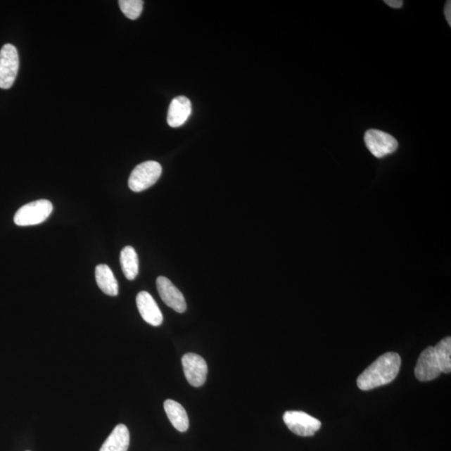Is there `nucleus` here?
<instances>
[{
	"instance_id": "obj_13",
	"label": "nucleus",
	"mask_w": 451,
	"mask_h": 451,
	"mask_svg": "<svg viewBox=\"0 0 451 451\" xmlns=\"http://www.w3.org/2000/svg\"><path fill=\"white\" fill-rule=\"evenodd\" d=\"M129 445V433L126 426H116L108 438L102 445L100 451H127Z\"/></svg>"
},
{
	"instance_id": "obj_4",
	"label": "nucleus",
	"mask_w": 451,
	"mask_h": 451,
	"mask_svg": "<svg viewBox=\"0 0 451 451\" xmlns=\"http://www.w3.org/2000/svg\"><path fill=\"white\" fill-rule=\"evenodd\" d=\"M20 59L17 49L6 44L0 51V88L8 90L12 87L19 70Z\"/></svg>"
},
{
	"instance_id": "obj_19",
	"label": "nucleus",
	"mask_w": 451,
	"mask_h": 451,
	"mask_svg": "<svg viewBox=\"0 0 451 451\" xmlns=\"http://www.w3.org/2000/svg\"><path fill=\"white\" fill-rule=\"evenodd\" d=\"M444 12H445L446 20H447L449 25L451 26V2L450 1L446 2Z\"/></svg>"
},
{
	"instance_id": "obj_2",
	"label": "nucleus",
	"mask_w": 451,
	"mask_h": 451,
	"mask_svg": "<svg viewBox=\"0 0 451 451\" xmlns=\"http://www.w3.org/2000/svg\"><path fill=\"white\" fill-rule=\"evenodd\" d=\"M53 211V205L49 200L40 199L24 205L13 217L17 226L27 227L40 224L48 220Z\"/></svg>"
},
{
	"instance_id": "obj_7",
	"label": "nucleus",
	"mask_w": 451,
	"mask_h": 451,
	"mask_svg": "<svg viewBox=\"0 0 451 451\" xmlns=\"http://www.w3.org/2000/svg\"><path fill=\"white\" fill-rule=\"evenodd\" d=\"M182 364L191 386L200 387L204 385L207 379L208 364L202 356L189 352L182 357Z\"/></svg>"
},
{
	"instance_id": "obj_11",
	"label": "nucleus",
	"mask_w": 451,
	"mask_h": 451,
	"mask_svg": "<svg viewBox=\"0 0 451 451\" xmlns=\"http://www.w3.org/2000/svg\"><path fill=\"white\" fill-rule=\"evenodd\" d=\"M191 114V103L189 98L177 96L170 104L167 113V123L170 127L177 128L182 126Z\"/></svg>"
},
{
	"instance_id": "obj_18",
	"label": "nucleus",
	"mask_w": 451,
	"mask_h": 451,
	"mask_svg": "<svg viewBox=\"0 0 451 451\" xmlns=\"http://www.w3.org/2000/svg\"><path fill=\"white\" fill-rule=\"evenodd\" d=\"M385 3L387 6L394 8H400L403 6V1H402V0H386Z\"/></svg>"
},
{
	"instance_id": "obj_17",
	"label": "nucleus",
	"mask_w": 451,
	"mask_h": 451,
	"mask_svg": "<svg viewBox=\"0 0 451 451\" xmlns=\"http://www.w3.org/2000/svg\"><path fill=\"white\" fill-rule=\"evenodd\" d=\"M120 11L129 20H136L140 17L144 2L141 0H120Z\"/></svg>"
},
{
	"instance_id": "obj_5",
	"label": "nucleus",
	"mask_w": 451,
	"mask_h": 451,
	"mask_svg": "<svg viewBox=\"0 0 451 451\" xmlns=\"http://www.w3.org/2000/svg\"><path fill=\"white\" fill-rule=\"evenodd\" d=\"M366 147L375 158H382L395 153L398 148V141L394 136L379 129H369L364 135Z\"/></svg>"
},
{
	"instance_id": "obj_16",
	"label": "nucleus",
	"mask_w": 451,
	"mask_h": 451,
	"mask_svg": "<svg viewBox=\"0 0 451 451\" xmlns=\"http://www.w3.org/2000/svg\"><path fill=\"white\" fill-rule=\"evenodd\" d=\"M437 360L441 373L449 374L451 371V338L446 337L434 347Z\"/></svg>"
},
{
	"instance_id": "obj_3",
	"label": "nucleus",
	"mask_w": 451,
	"mask_h": 451,
	"mask_svg": "<svg viewBox=\"0 0 451 451\" xmlns=\"http://www.w3.org/2000/svg\"><path fill=\"white\" fill-rule=\"evenodd\" d=\"M163 168L158 163L148 160L138 165L129 177V189L135 193L148 189L159 180Z\"/></svg>"
},
{
	"instance_id": "obj_1",
	"label": "nucleus",
	"mask_w": 451,
	"mask_h": 451,
	"mask_svg": "<svg viewBox=\"0 0 451 451\" xmlns=\"http://www.w3.org/2000/svg\"><path fill=\"white\" fill-rule=\"evenodd\" d=\"M400 366V356L397 352H386L360 375L357 386L361 390L367 391L388 385L398 375Z\"/></svg>"
},
{
	"instance_id": "obj_15",
	"label": "nucleus",
	"mask_w": 451,
	"mask_h": 451,
	"mask_svg": "<svg viewBox=\"0 0 451 451\" xmlns=\"http://www.w3.org/2000/svg\"><path fill=\"white\" fill-rule=\"evenodd\" d=\"M120 262L126 278L128 280L135 279L139 272V259L136 250L131 246L124 248L120 253Z\"/></svg>"
},
{
	"instance_id": "obj_10",
	"label": "nucleus",
	"mask_w": 451,
	"mask_h": 451,
	"mask_svg": "<svg viewBox=\"0 0 451 451\" xmlns=\"http://www.w3.org/2000/svg\"><path fill=\"white\" fill-rule=\"evenodd\" d=\"M136 305L142 319L147 324L158 327L163 324V316L158 303L149 293L141 291L137 294Z\"/></svg>"
},
{
	"instance_id": "obj_14",
	"label": "nucleus",
	"mask_w": 451,
	"mask_h": 451,
	"mask_svg": "<svg viewBox=\"0 0 451 451\" xmlns=\"http://www.w3.org/2000/svg\"><path fill=\"white\" fill-rule=\"evenodd\" d=\"M96 280L101 291L109 296H117L119 287L113 272L106 265H100L96 267Z\"/></svg>"
},
{
	"instance_id": "obj_6",
	"label": "nucleus",
	"mask_w": 451,
	"mask_h": 451,
	"mask_svg": "<svg viewBox=\"0 0 451 451\" xmlns=\"http://www.w3.org/2000/svg\"><path fill=\"white\" fill-rule=\"evenodd\" d=\"M284 421L294 434L305 437L314 436L322 426L318 419L305 412L294 410L285 412Z\"/></svg>"
},
{
	"instance_id": "obj_12",
	"label": "nucleus",
	"mask_w": 451,
	"mask_h": 451,
	"mask_svg": "<svg viewBox=\"0 0 451 451\" xmlns=\"http://www.w3.org/2000/svg\"><path fill=\"white\" fill-rule=\"evenodd\" d=\"M164 409L170 422L178 431L185 432L189 430V419L181 404L175 400H167L164 402Z\"/></svg>"
},
{
	"instance_id": "obj_8",
	"label": "nucleus",
	"mask_w": 451,
	"mask_h": 451,
	"mask_svg": "<svg viewBox=\"0 0 451 451\" xmlns=\"http://www.w3.org/2000/svg\"><path fill=\"white\" fill-rule=\"evenodd\" d=\"M156 288L159 296L166 305L179 314L186 310V303L184 296L166 277H158L156 279Z\"/></svg>"
},
{
	"instance_id": "obj_9",
	"label": "nucleus",
	"mask_w": 451,
	"mask_h": 451,
	"mask_svg": "<svg viewBox=\"0 0 451 451\" xmlns=\"http://www.w3.org/2000/svg\"><path fill=\"white\" fill-rule=\"evenodd\" d=\"M414 374L419 381L422 382L433 381L441 374L434 347H427L419 355Z\"/></svg>"
}]
</instances>
